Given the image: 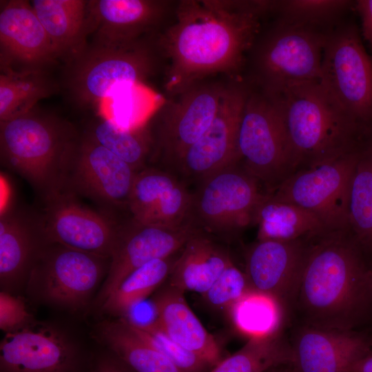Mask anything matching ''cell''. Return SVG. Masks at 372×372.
Returning a JSON list of instances; mask_svg holds the SVG:
<instances>
[{
  "instance_id": "obj_1",
  "label": "cell",
  "mask_w": 372,
  "mask_h": 372,
  "mask_svg": "<svg viewBox=\"0 0 372 372\" xmlns=\"http://www.w3.org/2000/svg\"><path fill=\"white\" fill-rule=\"evenodd\" d=\"M269 1L181 0L156 45L167 61L169 96L217 74L231 76L243 67L269 12Z\"/></svg>"
},
{
  "instance_id": "obj_2",
  "label": "cell",
  "mask_w": 372,
  "mask_h": 372,
  "mask_svg": "<svg viewBox=\"0 0 372 372\" xmlns=\"http://www.w3.org/2000/svg\"><path fill=\"white\" fill-rule=\"evenodd\" d=\"M358 244L349 231H333L309 241L293 307L302 324L352 330L371 299Z\"/></svg>"
},
{
  "instance_id": "obj_3",
  "label": "cell",
  "mask_w": 372,
  "mask_h": 372,
  "mask_svg": "<svg viewBox=\"0 0 372 372\" xmlns=\"http://www.w3.org/2000/svg\"><path fill=\"white\" fill-rule=\"evenodd\" d=\"M267 93L282 114L296 170L355 149L370 136L344 114L318 81Z\"/></svg>"
},
{
  "instance_id": "obj_4",
  "label": "cell",
  "mask_w": 372,
  "mask_h": 372,
  "mask_svg": "<svg viewBox=\"0 0 372 372\" xmlns=\"http://www.w3.org/2000/svg\"><path fill=\"white\" fill-rule=\"evenodd\" d=\"M78 139L70 125L33 109L0 122L1 161L43 198L61 189L64 169Z\"/></svg>"
},
{
  "instance_id": "obj_5",
  "label": "cell",
  "mask_w": 372,
  "mask_h": 372,
  "mask_svg": "<svg viewBox=\"0 0 372 372\" xmlns=\"http://www.w3.org/2000/svg\"><path fill=\"white\" fill-rule=\"evenodd\" d=\"M329 32L279 19L249 51L253 87L273 92L318 81Z\"/></svg>"
},
{
  "instance_id": "obj_6",
  "label": "cell",
  "mask_w": 372,
  "mask_h": 372,
  "mask_svg": "<svg viewBox=\"0 0 372 372\" xmlns=\"http://www.w3.org/2000/svg\"><path fill=\"white\" fill-rule=\"evenodd\" d=\"M229 81L205 79L169 96L153 123L146 127L151 144V166L175 174L183 154L214 120Z\"/></svg>"
},
{
  "instance_id": "obj_7",
  "label": "cell",
  "mask_w": 372,
  "mask_h": 372,
  "mask_svg": "<svg viewBox=\"0 0 372 372\" xmlns=\"http://www.w3.org/2000/svg\"><path fill=\"white\" fill-rule=\"evenodd\" d=\"M238 152V162L267 193L276 189L296 170L276 100L249 84L239 123Z\"/></svg>"
},
{
  "instance_id": "obj_8",
  "label": "cell",
  "mask_w": 372,
  "mask_h": 372,
  "mask_svg": "<svg viewBox=\"0 0 372 372\" xmlns=\"http://www.w3.org/2000/svg\"><path fill=\"white\" fill-rule=\"evenodd\" d=\"M318 82L347 116L372 134V59L355 24L329 32Z\"/></svg>"
},
{
  "instance_id": "obj_9",
  "label": "cell",
  "mask_w": 372,
  "mask_h": 372,
  "mask_svg": "<svg viewBox=\"0 0 372 372\" xmlns=\"http://www.w3.org/2000/svg\"><path fill=\"white\" fill-rule=\"evenodd\" d=\"M262 188L238 162L231 164L196 185L187 222L211 236L240 231L254 224Z\"/></svg>"
},
{
  "instance_id": "obj_10",
  "label": "cell",
  "mask_w": 372,
  "mask_h": 372,
  "mask_svg": "<svg viewBox=\"0 0 372 372\" xmlns=\"http://www.w3.org/2000/svg\"><path fill=\"white\" fill-rule=\"evenodd\" d=\"M362 144L336 158L297 169L269 194L315 214L331 231H349L351 182Z\"/></svg>"
},
{
  "instance_id": "obj_11",
  "label": "cell",
  "mask_w": 372,
  "mask_h": 372,
  "mask_svg": "<svg viewBox=\"0 0 372 372\" xmlns=\"http://www.w3.org/2000/svg\"><path fill=\"white\" fill-rule=\"evenodd\" d=\"M156 45L145 39L116 46L96 45L79 56L70 77L74 94L85 103H98L116 90L141 85L157 65Z\"/></svg>"
},
{
  "instance_id": "obj_12",
  "label": "cell",
  "mask_w": 372,
  "mask_h": 372,
  "mask_svg": "<svg viewBox=\"0 0 372 372\" xmlns=\"http://www.w3.org/2000/svg\"><path fill=\"white\" fill-rule=\"evenodd\" d=\"M136 173L128 163L84 135L79 138L68 158L60 189L89 198L116 217V211H128Z\"/></svg>"
},
{
  "instance_id": "obj_13",
  "label": "cell",
  "mask_w": 372,
  "mask_h": 372,
  "mask_svg": "<svg viewBox=\"0 0 372 372\" xmlns=\"http://www.w3.org/2000/svg\"><path fill=\"white\" fill-rule=\"evenodd\" d=\"M41 199L43 208L36 214L47 244L110 258L121 221L90 209L76 195L64 189Z\"/></svg>"
},
{
  "instance_id": "obj_14",
  "label": "cell",
  "mask_w": 372,
  "mask_h": 372,
  "mask_svg": "<svg viewBox=\"0 0 372 372\" xmlns=\"http://www.w3.org/2000/svg\"><path fill=\"white\" fill-rule=\"evenodd\" d=\"M107 258L57 244H45L29 273L30 285L47 302L76 309L85 305Z\"/></svg>"
},
{
  "instance_id": "obj_15",
  "label": "cell",
  "mask_w": 372,
  "mask_h": 372,
  "mask_svg": "<svg viewBox=\"0 0 372 372\" xmlns=\"http://www.w3.org/2000/svg\"><path fill=\"white\" fill-rule=\"evenodd\" d=\"M248 84L229 81L219 110L203 136L183 154L175 174L197 185L216 172L238 161V135Z\"/></svg>"
},
{
  "instance_id": "obj_16",
  "label": "cell",
  "mask_w": 372,
  "mask_h": 372,
  "mask_svg": "<svg viewBox=\"0 0 372 372\" xmlns=\"http://www.w3.org/2000/svg\"><path fill=\"white\" fill-rule=\"evenodd\" d=\"M85 358L60 330L30 323L7 332L0 344V372H90Z\"/></svg>"
},
{
  "instance_id": "obj_17",
  "label": "cell",
  "mask_w": 372,
  "mask_h": 372,
  "mask_svg": "<svg viewBox=\"0 0 372 372\" xmlns=\"http://www.w3.org/2000/svg\"><path fill=\"white\" fill-rule=\"evenodd\" d=\"M200 233L203 232L189 223L172 227L143 224L130 216L121 220L101 292L103 302L132 271L152 260L179 253Z\"/></svg>"
},
{
  "instance_id": "obj_18",
  "label": "cell",
  "mask_w": 372,
  "mask_h": 372,
  "mask_svg": "<svg viewBox=\"0 0 372 372\" xmlns=\"http://www.w3.org/2000/svg\"><path fill=\"white\" fill-rule=\"evenodd\" d=\"M309 239L258 240L245 257V273L250 289L274 296L285 310L293 308Z\"/></svg>"
},
{
  "instance_id": "obj_19",
  "label": "cell",
  "mask_w": 372,
  "mask_h": 372,
  "mask_svg": "<svg viewBox=\"0 0 372 372\" xmlns=\"http://www.w3.org/2000/svg\"><path fill=\"white\" fill-rule=\"evenodd\" d=\"M176 1L99 0L87 3V19L93 20L96 45L116 46L143 39L173 16Z\"/></svg>"
},
{
  "instance_id": "obj_20",
  "label": "cell",
  "mask_w": 372,
  "mask_h": 372,
  "mask_svg": "<svg viewBox=\"0 0 372 372\" xmlns=\"http://www.w3.org/2000/svg\"><path fill=\"white\" fill-rule=\"evenodd\" d=\"M192 200V192L177 175L148 165L136 174L128 212L143 224L179 227L188 223Z\"/></svg>"
},
{
  "instance_id": "obj_21",
  "label": "cell",
  "mask_w": 372,
  "mask_h": 372,
  "mask_svg": "<svg viewBox=\"0 0 372 372\" xmlns=\"http://www.w3.org/2000/svg\"><path fill=\"white\" fill-rule=\"evenodd\" d=\"M290 344L296 372H351L371 352V340L351 330H337L306 324L293 332Z\"/></svg>"
},
{
  "instance_id": "obj_22",
  "label": "cell",
  "mask_w": 372,
  "mask_h": 372,
  "mask_svg": "<svg viewBox=\"0 0 372 372\" xmlns=\"http://www.w3.org/2000/svg\"><path fill=\"white\" fill-rule=\"evenodd\" d=\"M1 65L12 62L41 68L58 57L31 3L11 0L1 6Z\"/></svg>"
},
{
  "instance_id": "obj_23",
  "label": "cell",
  "mask_w": 372,
  "mask_h": 372,
  "mask_svg": "<svg viewBox=\"0 0 372 372\" xmlns=\"http://www.w3.org/2000/svg\"><path fill=\"white\" fill-rule=\"evenodd\" d=\"M44 240L36 213L8 205L0 216V280L10 286L29 276Z\"/></svg>"
},
{
  "instance_id": "obj_24",
  "label": "cell",
  "mask_w": 372,
  "mask_h": 372,
  "mask_svg": "<svg viewBox=\"0 0 372 372\" xmlns=\"http://www.w3.org/2000/svg\"><path fill=\"white\" fill-rule=\"evenodd\" d=\"M183 291L168 285L154 298L156 322L174 342L211 367L221 360L220 347L189 307Z\"/></svg>"
},
{
  "instance_id": "obj_25",
  "label": "cell",
  "mask_w": 372,
  "mask_h": 372,
  "mask_svg": "<svg viewBox=\"0 0 372 372\" xmlns=\"http://www.w3.org/2000/svg\"><path fill=\"white\" fill-rule=\"evenodd\" d=\"M232 263L229 254L212 236L200 233L189 239L178 254L168 285L203 295Z\"/></svg>"
},
{
  "instance_id": "obj_26",
  "label": "cell",
  "mask_w": 372,
  "mask_h": 372,
  "mask_svg": "<svg viewBox=\"0 0 372 372\" xmlns=\"http://www.w3.org/2000/svg\"><path fill=\"white\" fill-rule=\"evenodd\" d=\"M254 224L258 225V240L291 241L331 231L315 214L267 192L257 209Z\"/></svg>"
},
{
  "instance_id": "obj_27",
  "label": "cell",
  "mask_w": 372,
  "mask_h": 372,
  "mask_svg": "<svg viewBox=\"0 0 372 372\" xmlns=\"http://www.w3.org/2000/svg\"><path fill=\"white\" fill-rule=\"evenodd\" d=\"M99 335L112 353L134 372H183L141 337L126 319L103 323Z\"/></svg>"
},
{
  "instance_id": "obj_28",
  "label": "cell",
  "mask_w": 372,
  "mask_h": 372,
  "mask_svg": "<svg viewBox=\"0 0 372 372\" xmlns=\"http://www.w3.org/2000/svg\"><path fill=\"white\" fill-rule=\"evenodd\" d=\"M33 9L58 56L78 45L87 23V3L81 0H33Z\"/></svg>"
},
{
  "instance_id": "obj_29",
  "label": "cell",
  "mask_w": 372,
  "mask_h": 372,
  "mask_svg": "<svg viewBox=\"0 0 372 372\" xmlns=\"http://www.w3.org/2000/svg\"><path fill=\"white\" fill-rule=\"evenodd\" d=\"M1 65L0 122L28 113L53 91L41 69L17 70Z\"/></svg>"
},
{
  "instance_id": "obj_30",
  "label": "cell",
  "mask_w": 372,
  "mask_h": 372,
  "mask_svg": "<svg viewBox=\"0 0 372 372\" xmlns=\"http://www.w3.org/2000/svg\"><path fill=\"white\" fill-rule=\"evenodd\" d=\"M229 311L235 329L249 340L268 338L280 332L286 310L274 296L249 289Z\"/></svg>"
},
{
  "instance_id": "obj_31",
  "label": "cell",
  "mask_w": 372,
  "mask_h": 372,
  "mask_svg": "<svg viewBox=\"0 0 372 372\" xmlns=\"http://www.w3.org/2000/svg\"><path fill=\"white\" fill-rule=\"evenodd\" d=\"M349 231L355 242L372 248V138L363 143L353 173Z\"/></svg>"
},
{
  "instance_id": "obj_32",
  "label": "cell",
  "mask_w": 372,
  "mask_h": 372,
  "mask_svg": "<svg viewBox=\"0 0 372 372\" xmlns=\"http://www.w3.org/2000/svg\"><path fill=\"white\" fill-rule=\"evenodd\" d=\"M180 252L152 260L132 271L104 300L103 309L113 315L127 316L169 278Z\"/></svg>"
},
{
  "instance_id": "obj_33",
  "label": "cell",
  "mask_w": 372,
  "mask_h": 372,
  "mask_svg": "<svg viewBox=\"0 0 372 372\" xmlns=\"http://www.w3.org/2000/svg\"><path fill=\"white\" fill-rule=\"evenodd\" d=\"M291 360L290 342L279 332L268 338L249 339L240 349L221 360L211 372H267Z\"/></svg>"
},
{
  "instance_id": "obj_34",
  "label": "cell",
  "mask_w": 372,
  "mask_h": 372,
  "mask_svg": "<svg viewBox=\"0 0 372 372\" xmlns=\"http://www.w3.org/2000/svg\"><path fill=\"white\" fill-rule=\"evenodd\" d=\"M85 135L128 163L136 172L149 165L151 144L146 125L127 130L101 117Z\"/></svg>"
},
{
  "instance_id": "obj_35",
  "label": "cell",
  "mask_w": 372,
  "mask_h": 372,
  "mask_svg": "<svg viewBox=\"0 0 372 372\" xmlns=\"http://www.w3.org/2000/svg\"><path fill=\"white\" fill-rule=\"evenodd\" d=\"M351 4L340 0L276 1L273 12L279 19L320 28L324 23L335 19Z\"/></svg>"
},
{
  "instance_id": "obj_36",
  "label": "cell",
  "mask_w": 372,
  "mask_h": 372,
  "mask_svg": "<svg viewBox=\"0 0 372 372\" xmlns=\"http://www.w3.org/2000/svg\"><path fill=\"white\" fill-rule=\"evenodd\" d=\"M138 333L161 351L183 372H206L211 366L196 354L172 340L156 321L137 326L127 321Z\"/></svg>"
},
{
  "instance_id": "obj_37",
  "label": "cell",
  "mask_w": 372,
  "mask_h": 372,
  "mask_svg": "<svg viewBox=\"0 0 372 372\" xmlns=\"http://www.w3.org/2000/svg\"><path fill=\"white\" fill-rule=\"evenodd\" d=\"M249 289L245 273L232 263L203 294V297L211 307L229 310Z\"/></svg>"
},
{
  "instance_id": "obj_38",
  "label": "cell",
  "mask_w": 372,
  "mask_h": 372,
  "mask_svg": "<svg viewBox=\"0 0 372 372\" xmlns=\"http://www.w3.org/2000/svg\"><path fill=\"white\" fill-rule=\"evenodd\" d=\"M32 322L23 300L2 291L0 293V328L10 332Z\"/></svg>"
},
{
  "instance_id": "obj_39",
  "label": "cell",
  "mask_w": 372,
  "mask_h": 372,
  "mask_svg": "<svg viewBox=\"0 0 372 372\" xmlns=\"http://www.w3.org/2000/svg\"><path fill=\"white\" fill-rule=\"evenodd\" d=\"M90 372H134L114 354L98 357L92 363Z\"/></svg>"
},
{
  "instance_id": "obj_40",
  "label": "cell",
  "mask_w": 372,
  "mask_h": 372,
  "mask_svg": "<svg viewBox=\"0 0 372 372\" xmlns=\"http://www.w3.org/2000/svg\"><path fill=\"white\" fill-rule=\"evenodd\" d=\"M362 23V35L372 50V0H360L355 3Z\"/></svg>"
},
{
  "instance_id": "obj_41",
  "label": "cell",
  "mask_w": 372,
  "mask_h": 372,
  "mask_svg": "<svg viewBox=\"0 0 372 372\" xmlns=\"http://www.w3.org/2000/svg\"><path fill=\"white\" fill-rule=\"evenodd\" d=\"M351 372H372V351L360 360Z\"/></svg>"
},
{
  "instance_id": "obj_42",
  "label": "cell",
  "mask_w": 372,
  "mask_h": 372,
  "mask_svg": "<svg viewBox=\"0 0 372 372\" xmlns=\"http://www.w3.org/2000/svg\"><path fill=\"white\" fill-rule=\"evenodd\" d=\"M267 372H296L291 363L283 364L275 366Z\"/></svg>"
},
{
  "instance_id": "obj_43",
  "label": "cell",
  "mask_w": 372,
  "mask_h": 372,
  "mask_svg": "<svg viewBox=\"0 0 372 372\" xmlns=\"http://www.w3.org/2000/svg\"><path fill=\"white\" fill-rule=\"evenodd\" d=\"M365 284L370 298H372V267L367 269L365 274Z\"/></svg>"
},
{
  "instance_id": "obj_44",
  "label": "cell",
  "mask_w": 372,
  "mask_h": 372,
  "mask_svg": "<svg viewBox=\"0 0 372 372\" xmlns=\"http://www.w3.org/2000/svg\"><path fill=\"white\" fill-rule=\"evenodd\" d=\"M371 346H372V340H371Z\"/></svg>"
}]
</instances>
